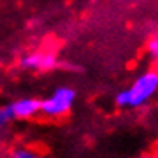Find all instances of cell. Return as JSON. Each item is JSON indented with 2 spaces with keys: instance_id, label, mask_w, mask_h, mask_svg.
I'll return each mask as SVG.
<instances>
[{
  "instance_id": "6da1fadb",
  "label": "cell",
  "mask_w": 158,
  "mask_h": 158,
  "mask_svg": "<svg viewBox=\"0 0 158 158\" xmlns=\"http://www.w3.org/2000/svg\"><path fill=\"white\" fill-rule=\"evenodd\" d=\"M158 93V71L148 69L143 71L138 77L115 95V105L120 108H139L144 107Z\"/></svg>"
},
{
  "instance_id": "7a4b0ae2",
  "label": "cell",
  "mask_w": 158,
  "mask_h": 158,
  "mask_svg": "<svg viewBox=\"0 0 158 158\" xmlns=\"http://www.w3.org/2000/svg\"><path fill=\"white\" fill-rule=\"evenodd\" d=\"M76 102V89L71 86H59L52 95L41 100V115L47 118H62L71 112Z\"/></svg>"
},
{
  "instance_id": "3957f363",
  "label": "cell",
  "mask_w": 158,
  "mask_h": 158,
  "mask_svg": "<svg viewBox=\"0 0 158 158\" xmlns=\"http://www.w3.org/2000/svg\"><path fill=\"white\" fill-rule=\"evenodd\" d=\"M21 67L35 72H48L59 65L57 55L52 50H35L21 57Z\"/></svg>"
},
{
  "instance_id": "277c9868",
  "label": "cell",
  "mask_w": 158,
  "mask_h": 158,
  "mask_svg": "<svg viewBox=\"0 0 158 158\" xmlns=\"http://www.w3.org/2000/svg\"><path fill=\"white\" fill-rule=\"evenodd\" d=\"M14 120H29L41 115V100L35 96H24L9 103Z\"/></svg>"
},
{
  "instance_id": "5b68a950",
  "label": "cell",
  "mask_w": 158,
  "mask_h": 158,
  "mask_svg": "<svg viewBox=\"0 0 158 158\" xmlns=\"http://www.w3.org/2000/svg\"><path fill=\"white\" fill-rule=\"evenodd\" d=\"M10 158H47L45 155H41L38 150L29 146H16L10 151Z\"/></svg>"
},
{
  "instance_id": "8992f818",
  "label": "cell",
  "mask_w": 158,
  "mask_h": 158,
  "mask_svg": "<svg viewBox=\"0 0 158 158\" xmlns=\"http://www.w3.org/2000/svg\"><path fill=\"white\" fill-rule=\"evenodd\" d=\"M146 52H148V57L155 62H158V33L151 35V38L148 40L146 43Z\"/></svg>"
},
{
  "instance_id": "52a82bcc",
  "label": "cell",
  "mask_w": 158,
  "mask_h": 158,
  "mask_svg": "<svg viewBox=\"0 0 158 158\" xmlns=\"http://www.w3.org/2000/svg\"><path fill=\"white\" fill-rule=\"evenodd\" d=\"M10 120H14L12 112H10V107H9V105L0 107V131L5 129V127L9 126V122H10Z\"/></svg>"
},
{
  "instance_id": "ba28073f",
  "label": "cell",
  "mask_w": 158,
  "mask_h": 158,
  "mask_svg": "<svg viewBox=\"0 0 158 158\" xmlns=\"http://www.w3.org/2000/svg\"><path fill=\"white\" fill-rule=\"evenodd\" d=\"M139 158H158V156L153 153V151H150V153H143V155H139Z\"/></svg>"
},
{
  "instance_id": "9c48e42d",
  "label": "cell",
  "mask_w": 158,
  "mask_h": 158,
  "mask_svg": "<svg viewBox=\"0 0 158 158\" xmlns=\"http://www.w3.org/2000/svg\"><path fill=\"white\" fill-rule=\"evenodd\" d=\"M153 153H155V155H156V156H158V141L155 143V146H153Z\"/></svg>"
}]
</instances>
